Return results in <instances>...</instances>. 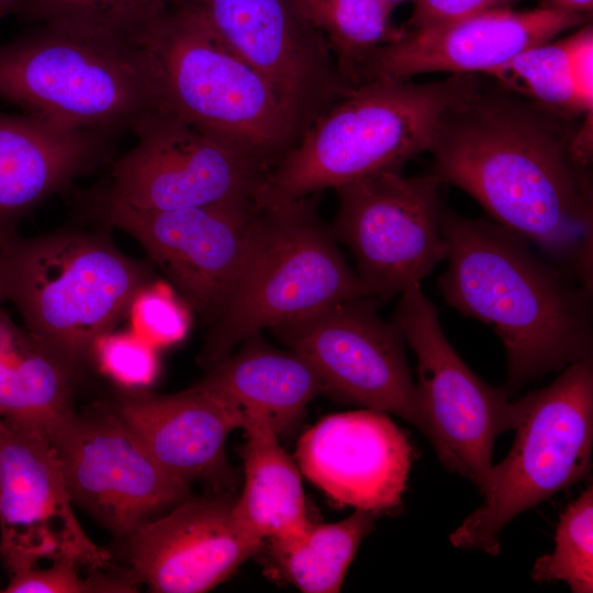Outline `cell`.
Returning <instances> with one entry per match:
<instances>
[{
	"label": "cell",
	"instance_id": "obj_1",
	"mask_svg": "<svg viewBox=\"0 0 593 593\" xmlns=\"http://www.w3.org/2000/svg\"><path fill=\"white\" fill-rule=\"evenodd\" d=\"M570 141L535 109L477 90L445 114L429 150L441 182L592 291L591 181L572 161Z\"/></svg>",
	"mask_w": 593,
	"mask_h": 593
},
{
	"label": "cell",
	"instance_id": "obj_2",
	"mask_svg": "<svg viewBox=\"0 0 593 593\" xmlns=\"http://www.w3.org/2000/svg\"><path fill=\"white\" fill-rule=\"evenodd\" d=\"M440 222L448 267L439 291L450 306L496 333L506 353L508 394L592 358V291L497 223L443 205Z\"/></svg>",
	"mask_w": 593,
	"mask_h": 593
},
{
	"label": "cell",
	"instance_id": "obj_3",
	"mask_svg": "<svg viewBox=\"0 0 593 593\" xmlns=\"http://www.w3.org/2000/svg\"><path fill=\"white\" fill-rule=\"evenodd\" d=\"M477 91L472 75L440 81L374 79L355 86L269 170L256 205L270 206L401 170L429 150L445 114Z\"/></svg>",
	"mask_w": 593,
	"mask_h": 593
},
{
	"label": "cell",
	"instance_id": "obj_4",
	"mask_svg": "<svg viewBox=\"0 0 593 593\" xmlns=\"http://www.w3.org/2000/svg\"><path fill=\"white\" fill-rule=\"evenodd\" d=\"M0 100L63 127L120 134L168 111L142 44L54 23L0 44Z\"/></svg>",
	"mask_w": 593,
	"mask_h": 593
},
{
	"label": "cell",
	"instance_id": "obj_5",
	"mask_svg": "<svg viewBox=\"0 0 593 593\" xmlns=\"http://www.w3.org/2000/svg\"><path fill=\"white\" fill-rule=\"evenodd\" d=\"M149 271L97 232L57 231L0 244V300L74 372L148 284Z\"/></svg>",
	"mask_w": 593,
	"mask_h": 593
},
{
	"label": "cell",
	"instance_id": "obj_6",
	"mask_svg": "<svg viewBox=\"0 0 593 593\" xmlns=\"http://www.w3.org/2000/svg\"><path fill=\"white\" fill-rule=\"evenodd\" d=\"M313 195L257 206L230 295L209 325L201 366L210 369L265 328L368 295Z\"/></svg>",
	"mask_w": 593,
	"mask_h": 593
},
{
	"label": "cell",
	"instance_id": "obj_7",
	"mask_svg": "<svg viewBox=\"0 0 593 593\" xmlns=\"http://www.w3.org/2000/svg\"><path fill=\"white\" fill-rule=\"evenodd\" d=\"M167 110L271 169L296 134L268 82L187 9L171 5L141 40Z\"/></svg>",
	"mask_w": 593,
	"mask_h": 593
},
{
	"label": "cell",
	"instance_id": "obj_8",
	"mask_svg": "<svg viewBox=\"0 0 593 593\" xmlns=\"http://www.w3.org/2000/svg\"><path fill=\"white\" fill-rule=\"evenodd\" d=\"M512 448L480 489L483 503L449 536L456 548L500 553L503 527L521 513L585 479L593 446V361L566 367L522 398Z\"/></svg>",
	"mask_w": 593,
	"mask_h": 593
},
{
	"label": "cell",
	"instance_id": "obj_9",
	"mask_svg": "<svg viewBox=\"0 0 593 593\" xmlns=\"http://www.w3.org/2000/svg\"><path fill=\"white\" fill-rule=\"evenodd\" d=\"M136 143L113 161L90 204L147 211L222 203H256L269 168L236 145L168 111L133 131Z\"/></svg>",
	"mask_w": 593,
	"mask_h": 593
},
{
	"label": "cell",
	"instance_id": "obj_10",
	"mask_svg": "<svg viewBox=\"0 0 593 593\" xmlns=\"http://www.w3.org/2000/svg\"><path fill=\"white\" fill-rule=\"evenodd\" d=\"M393 322L417 359L416 384L443 465L481 489L492 468L496 437L522 421V399L481 380L446 338L438 312L421 284L402 292Z\"/></svg>",
	"mask_w": 593,
	"mask_h": 593
},
{
	"label": "cell",
	"instance_id": "obj_11",
	"mask_svg": "<svg viewBox=\"0 0 593 593\" xmlns=\"http://www.w3.org/2000/svg\"><path fill=\"white\" fill-rule=\"evenodd\" d=\"M440 183L434 172L405 177L385 170L335 189L338 208L331 228L355 256L369 296L389 301L447 259Z\"/></svg>",
	"mask_w": 593,
	"mask_h": 593
},
{
	"label": "cell",
	"instance_id": "obj_12",
	"mask_svg": "<svg viewBox=\"0 0 593 593\" xmlns=\"http://www.w3.org/2000/svg\"><path fill=\"white\" fill-rule=\"evenodd\" d=\"M379 300L340 301L271 328L317 372L325 394L392 413L429 441L432 429L413 382L399 326L379 314Z\"/></svg>",
	"mask_w": 593,
	"mask_h": 593
},
{
	"label": "cell",
	"instance_id": "obj_13",
	"mask_svg": "<svg viewBox=\"0 0 593 593\" xmlns=\"http://www.w3.org/2000/svg\"><path fill=\"white\" fill-rule=\"evenodd\" d=\"M74 504L125 539L190 493L152 457L112 404L72 411L45 434Z\"/></svg>",
	"mask_w": 593,
	"mask_h": 593
},
{
	"label": "cell",
	"instance_id": "obj_14",
	"mask_svg": "<svg viewBox=\"0 0 593 593\" xmlns=\"http://www.w3.org/2000/svg\"><path fill=\"white\" fill-rule=\"evenodd\" d=\"M197 15L276 93L298 139L353 88L294 0H174ZM298 142V141H296Z\"/></svg>",
	"mask_w": 593,
	"mask_h": 593
},
{
	"label": "cell",
	"instance_id": "obj_15",
	"mask_svg": "<svg viewBox=\"0 0 593 593\" xmlns=\"http://www.w3.org/2000/svg\"><path fill=\"white\" fill-rule=\"evenodd\" d=\"M0 555L10 575L42 560L108 569L79 523L59 460L40 430L0 418Z\"/></svg>",
	"mask_w": 593,
	"mask_h": 593
},
{
	"label": "cell",
	"instance_id": "obj_16",
	"mask_svg": "<svg viewBox=\"0 0 593 593\" xmlns=\"http://www.w3.org/2000/svg\"><path fill=\"white\" fill-rule=\"evenodd\" d=\"M90 205L97 219L141 244L204 323L215 321L240 268L256 203L163 211Z\"/></svg>",
	"mask_w": 593,
	"mask_h": 593
},
{
	"label": "cell",
	"instance_id": "obj_17",
	"mask_svg": "<svg viewBox=\"0 0 593 593\" xmlns=\"http://www.w3.org/2000/svg\"><path fill=\"white\" fill-rule=\"evenodd\" d=\"M233 503L189 495L135 529L122 541L137 581L155 593H203L233 575L264 545L238 526Z\"/></svg>",
	"mask_w": 593,
	"mask_h": 593
},
{
	"label": "cell",
	"instance_id": "obj_18",
	"mask_svg": "<svg viewBox=\"0 0 593 593\" xmlns=\"http://www.w3.org/2000/svg\"><path fill=\"white\" fill-rule=\"evenodd\" d=\"M584 20V14L547 5L503 8L405 31L366 59L357 85L374 79L407 80L434 71L488 75L521 52L547 43Z\"/></svg>",
	"mask_w": 593,
	"mask_h": 593
},
{
	"label": "cell",
	"instance_id": "obj_19",
	"mask_svg": "<svg viewBox=\"0 0 593 593\" xmlns=\"http://www.w3.org/2000/svg\"><path fill=\"white\" fill-rule=\"evenodd\" d=\"M413 457L406 434L371 409L325 416L295 451L301 473L331 500L376 514L401 505Z\"/></svg>",
	"mask_w": 593,
	"mask_h": 593
},
{
	"label": "cell",
	"instance_id": "obj_20",
	"mask_svg": "<svg viewBox=\"0 0 593 593\" xmlns=\"http://www.w3.org/2000/svg\"><path fill=\"white\" fill-rule=\"evenodd\" d=\"M112 405L172 477L189 485L227 484L226 440L245 419L237 405L199 382L174 394L127 390Z\"/></svg>",
	"mask_w": 593,
	"mask_h": 593
},
{
	"label": "cell",
	"instance_id": "obj_21",
	"mask_svg": "<svg viewBox=\"0 0 593 593\" xmlns=\"http://www.w3.org/2000/svg\"><path fill=\"white\" fill-rule=\"evenodd\" d=\"M121 135L0 112V244L45 199L107 163Z\"/></svg>",
	"mask_w": 593,
	"mask_h": 593
},
{
	"label": "cell",
	"instance_id": "obj_22",
	"mask_svg": "<svg viewBox=\"0 0 593 593\" xmlns=\"http://www.w3.org/2000/svg\"><path fill=\"white\" fill-rule=\"evenodd\" d=\"M210 368L199 382L244 411L264 415L279 435L293 425L307 404L325 393L315 369L299 354L279 350L260 333Z\"/></svg>",
	"mask_w": 593,
	"mask_h": 593
},
{
	"label": "cell",
	"instance_id": "obj_23",
	"mask_svg": "<svg viewBox=\"0 0 593 593\" xmlns=\"http://www.w3.org/2000/svg\"><path fill=\"white\" fill-rule=\"evenodd\" d=\"M244 414V485L233 503L234 518L261 542L298 536L311 524L299 466L264 415Z\"/></svg>",
	"mask_w": 593,
	"mask_h": 593
},
{
	"label": "cell",
	"instance_id": "obj_24",
	"mask_svg": "<svg viewBox=\"0 0 593 593\" xmlns=\"http://www.w3.org/2000/svg\"><path fill=\"white\" fill-rule=\"evenodd\" d=\"M75 372L20 332L14 345L0 356V418L44 435L71 413Z\"/></svg>",
	"mask_w": 593,
	"mask_h": 593
},
{
	"label": "cell",
	"instance_id": "obj_25",
	"mask_svg": "<svg viewBox=\"0 0 593 593\" xmlns=\"http://www.w3.org/2000/svg\"><path fill=\"white\" fill-rule=\"evenodd\" d=\"M378 514L356 510L347 518L312 523L298 536L271 540L269 553L278 573L303 593H337L357 550Z\"/></svg>",
	"mask_w": 593,
	"mask_h": 593
},
{
	"label": "cell",
	"instance_id": "obj_26",
	"mask_svg": "<svg viewBox=\"0 0 593 593\" xmlns=\"http://www.w3.org/2000/svg\"><path fill=\"white\" fill-rule=\"evenodd\" d=\"M324 35L344 77L357 86L366 59L379 47L395 42L405 31L393 25L394 8L384 0H294Z\"/></svg>",
	"mask_w": 593,
	"mask_h": 593
},
{
	"label": "cell",
	"instance_id": "obj_27",
	"mask_svg": "<svg viewBox=\"0 0 593 593\" xmlns=\"http://www.w3.org/2000/svg\"><path fill=\"white\" fill-rule=\"evenodd\" d=\"M174 0H20L14 14L33 25L54 23L135 41Z\"/></svg>",
	"mask_w": 593,
	"mask_h": 593
},
{
	"label": "cell",
	"instance_id": "obj_28",
	"mask_svg": "<svg viewBox=\"0 0 593 593\" xmlns=\"http://www.w3.org/2000/svg\"><path fill=\"white\" fill-rule=\"evenodd\" d=\"M488 75L507 90L556 114L581 113L571 71L569 37L529 47Z\"/></svg>",
	"mask_w": 593,
	"mask_h": 593
},
{
	"label": "cell",
	"instance_id": "obj_29",
	"mask_svg": "<svg viewBox=\"0 0 593 593\" xmlns=\"http://www.w3.org/2000/svg\"><path fill=\"white\" fill-rule=\"evenodd\" d=\"M537 583L566 582L573 593L593 592V489L590 484L561 515L552 553L532 569Z\"/></svg>",
	"mask_w": 593,
	"mask_h": 593
},
{
	"label": "cell",
	"instance_id": "obj_30",
	"mask_svg": "<svg viewBox=\"0 0 593 593\" xmlns=\"http://www.w3.org/2000/svg\"><path fill=\"white\" fill-rule=\"evenodd\" d=\"M80 564L71 559L52 561L47 568H30L11 574L5 593H132L141 584L133 572L93 569L81 577Z\"/></svg>",
	"mask_w": 593,
	"mask_h": 593
},
{
	"label": "cell",
	"instance_id": "obj_31",
	"mask_svg": "<svg viewBox=\"0 0 593 593\" xmlns=\"http://www.w3.org/2000/svg\"><path fill=\"white\" fill-rule=\"evenodd\" d=\"M92 356L104 373L127 390L145 389L157 374L155 347L135 332L105 334L94 344Z\"/></svg>",
	"mask_w": 593,
	"mask_h": 593
},
{
	"label": "cell",
	"instance_id": "obj_32",
	"mask_svg": "<svg viewBox=\"0 0 593 593\" xmlns=\"http://www.w3.org/2000/svg\"><path fill=\"white\" fill-rule=\"evenodd\" d=\"M128 311L134 332L154 347L175 344L188 332L187 309L166 288L147 284L136 294Z\"/></svg>",
	"mask_w": 593,
	"mask_h": 593
},
{
	"label": "cell",
	"instance_id": "obj_33",
	"mask_svg": "<svg viewBox=\"0 0 593 593\" xmlns=\"http://www.w3.org/2000/svg\"><path fill=\"white\" fill-rule=\"evenodd\" d=\"M518 0H415L404 31H414L477 13L511 8Z\"/></svg>",
	"mask_w": 593,
	"mask_h": 593
},
{
	"label": "cell",
	"instance_id": "obj_34",
	"mask_svg": "<svg viewBox=\"0 0 593 593\" xmlns=\"http://www.w3.org/2000/svg\"><path fill=\"white\" fill-rule=\"evenodd\" d=\"M571 71L581 113L593 109V31L586 25L569 36Z\"/></svg>",
	"mask_w": 593,
	"mask_h": 593
},
{
	"label": "cell",
	"instance_id": "obj_35",
	"mask_svg": "<svg viewBox=\"0 0 593 593\" xmlns=\"http://www.w3.org/2000/svg\"><path fill=\"white\" fill-rule=\"evenodd\" d=\"M20 332L0 309V356L5 354L14 345Z\"/></svg>",
	"mask_w": 593,
	"mask_h": 593
},
{
	"label": "cell",
	"instance_id": "obj_36",
	"mask_svg": "<svg viewBox=\"0 0 593 593\" xmlns=\"http://www.w3.org/2000/svg\"><path fill=\"white\" fill-rule=\"evenodd\" d=\"M547 7L568 12L584 14L591 12L593 0H545Z\"/></svg>",
	"mask_w": 593,
	"mask_h": 593
},
{
	"label": "cell",
	"instance_id": "obj_37",
	"mask_svg": "<svg viewBox=\"0 0 593 593\" xmlns=\"http://www.w3.org/2000/svg\"><path fill=\"white\" fill-rule=\"evenodd\" d=\"M20 0H0V20L10 13H14Z\"/></svg>",
	"mask_w": 593,
	"mask_h": 593
},
{
	"label": "cell",
	"instance_id": "obj_38",
	"mask_svg": "<svg viewBox=\"0 0 593 593\" xmlns=\"http://www.w3.org/2000/svg\"><path fill=\"white\" fill-rule=\"evenodd\" d=\"M389 5H391L392 8H394L396 4H399L400 2L402 1H405V0H384Z\"/></svg>",
	"mask_w": 593,
	"mask_h": 593
},
{
	"label": "cell",
	"instance_id": "obj_39",
	"mask_svg": "<svg viewBox=\"0 0 593 593\" xmlns=\"http://www.w3.org/2000/svg\"><path fill=\"white\" fill-rule=\"evenodd\" d=\"M1 301V300H0Z\"/></svg>",
	"mask_w": 593,
	"mask_h": 593
}]
</instances>
